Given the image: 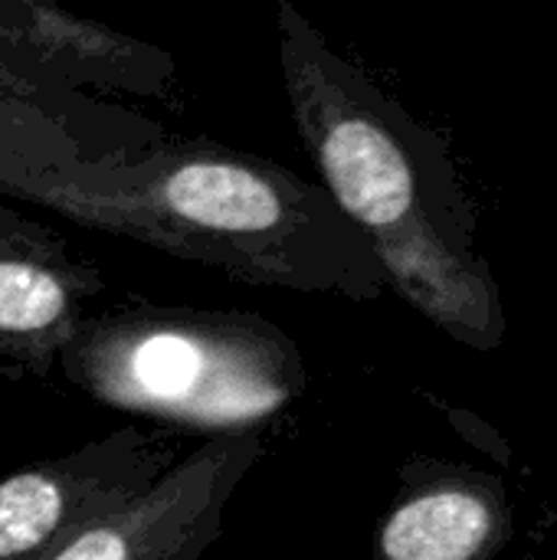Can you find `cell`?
Segmentation results:
<instances>
[{"label":"cell","mask_w":557,"mask_h":560,"mask_svg":"<svg viewBox=\"0 0 557 560\" xmlns=\"http://www.w3.org/2000/svg\"><path fill=\"white\" fill-rule=\"evenodd\" d=\"M0 194L246 285L351 302L391 289L322 184L217 141L154 138L92 154L66 128L39 125L0 154Z\"/></svg>","instance_id":"cell-1"},{"label":"cell","mask_w":557,"mask_h":560,"mask_svg":"<svg viewBox=\"0 0 557 560\" xmlns=\"http://www.w3.org/2000/svg\"><path fill=\"white\" fill-rule=\"evenodd\" d=\"M276 33L299 141L391 289L466 348L496 351L506 338L502 289L476 246V210L443 141L286 0Z\"/></svg>","instance_id":"cell-2"},{"label":"cell","mask_w":557,"mask_h":560,"mask_svg":"<svg viewBox=\"0 0 557 560\" xmlns=\"http://www.w3.org/2000/svg\"><path fill=\"white\" fill-rule=\"evenodd\" d=\"M59 371L89 400L210 436L256 433L305 390L302 354L279 325L151 302L92 312Z\"/></svg>","instance_id":"cell-3"},{"label":"cell","mask_w":557,"mask_h":560,"mask_svg":"<svg viewBox=\"0 0 557 560\" xmlns=\"http://www.w3.org/2000/svg\"><path fill=\"white\" fill-rule=\"evenodd\" d=\"M184 456L138 423L0 479V560H46L89 522L128 505Z\"/></svg>","instance_id":"cell-4"},{"label":"cell","mask_w":557,"mask_h":560,"mask_svg":"<svg viewBox=\"0 0 557 560\" xmlns=\"http://www.w3.org/2000/svg\"><path fill=\"white\" fill-rule=\"evenodd\" d=\"M263 453L259 430L210 436L148 492L89 522L46 560H200Z\"/></svg>","instance_id":"cell-5"},{"label":"cell","mask_w":557,"mask_h":560,"mask_svg":"<svg viewBox=\"0 0 557 560\" xmlns=\"http://www.w3.org/2000/svg\"><path fill=\"white\" fill-rule=\"evenodd\" d=\"M102 269L62 233L0 207V368L49 377L89 305L102 295Z\"/></svg>","instance_id":"cell-6"},{"label":"cell","mask_w":557,"mask_h":560,"mask_svg":"<svg viewBox=\"0 0 557 560\" xmlns=\"http://www.w3.org/2000/svg\"><path fill=\"white\" fill-rule=\"evenodd\" d=\"M0 56L26 79L79 95V89L167 98L177 66L141 43L53 0H0Z\"/></svg>","instance_id":"cell-7"},{"label":"cell","mask_w":557,"mask_h":560,"mask_svg":"<svg viewBox=\"0 0 557 560\" xmlns=\"http://www.w3.org/2000/svg\"><path fill=\"white\" fill-rule=\"evenodd\" d=\"M512 538L506 486L469 466L414 463L374 541L378 560H496Z\"/></svg>","instance_id":"cell-8"},{"label":"cell","mask_w":557,"mask_h":560,"mask_svg":"<svg viewBox=\"0 0 557 560\" xmlns=\"http://www.w3.org/2000/svg\"><path fill=\"white\" fill-rule=\"evenodd\" d=\"M89 102H82L79 95L59 92V89H46L33 79H26L23 72H16L3 56H0V112H13V108H33L49 115L53 121H59L62 128H69L76 135V121H82L89 115L85 108Z\"/></svg>","instance_id":"cell-9"},{"label":"cell","mask_w":557,"mask_h":560,"mask_svg":"<svg viewBox=\"0 0 557 560\" xmlns=\"http://www.w3.org/2000/svg\"><path fill=\"white\" fill-rule=\"evenodd\" d=\"M43 118H49V115L33 112V108L0 112V154H7V151L20 148V144L30 138V131L36 128V121H43ZM49 121H53V118H49ZM56 125H59V121H56Z\"/></svg>","instance_id":"cell-10"}]
</instances>
